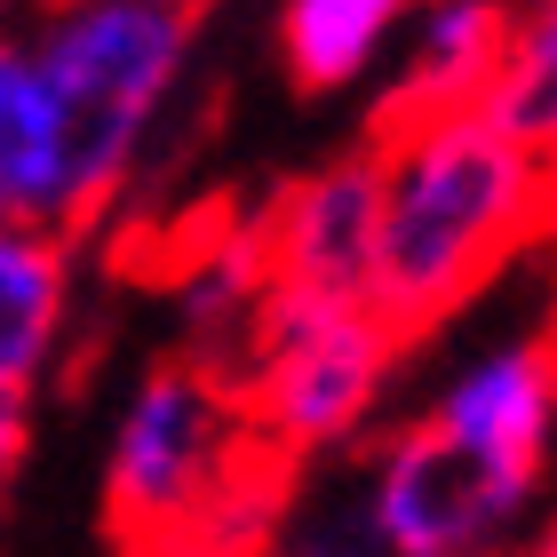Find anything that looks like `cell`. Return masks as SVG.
<instances>
[{
	"instance_id": "obj_1",
	"label": "cell",
	"mask_w": 557,
	"mask_h": 557,
	"mask_svg": "<svg viewBox=\"0 0 557 557\" xmlns=\"http://www.w3.org/2000/svg\"><path fill=\"white\" fill-rule=\"evenodd\" d=\"M367 144L383 168L367 302L398 343H422L549 232V160L510 144L486 112L414 120Z\"/></svg>"
},
{
	"instance_id": "obj_2",
	"label": "cell",
	"mask_w": 557,
	"mask_h": 557,
	"mask_svg": "<svg viewBox=\"0 0 557 557\" xmlns=\"http://www.w3.org/2000/svg\"><path fill=\"white\" fill-rule=\"evenodd\" d=\"M295 510V470L247 430L232 374L160 350L112 414L104 534L120 557H256Z\"/></svg>"
},
{
	"instance_id": "obj_3",
	"label": "cell",
	"mask_w": 557,
	"mask_h": 557,
	"mask_svg": "<svg viewBox=\"0 0 557 557\" xmlns=\"http://www.w3.org/2000/svg\"><path fill=\"white\" fill-rule=\"evenodd\" d=\"M199 24H208V0H40L16 33L57 112L64 239H104L120 208L144 191L160 128L191 81Z\"/></svg>"
},
{
	"instance_id": "obj_4",
	"label": "cell",
	"mask_w": 557,
	"mask_h": 557,
	"mask_svg": "<svg viewBox=\"0 0 557 557\" xmlns=\"http://www.w3.org/2000/svg\"><path fill=\"white\" fill-rule=\"evenodd\" d=\"M398 359H407V343L374 319L367 295L263 287L223 374H232V398L256 446L302 478L311 462H335L374 438Z\"/></svg>"
},
{
	"instance_id": "obj_5",
	"label": "cell",
	"mask_w": 557,
	"mask_h": 557,
	"mask_svg": "<svg viewBox=\"0 0 557 557\" xmlns=\"http://www.w3.org/2000/svg\"><path fill=\"white\" fill-rule=\"evenodd\" d=\"M534 502H542L534 486L478 462L438 422L407 414L367 446L359 518L350 525L374 557H510Z\"/></svg>"
},
{
	"instance_id": "obj_6",
	"label": "cell",
	"mask_w": 557,
	"mask_h": 557,
	"mask_svg": "<svg viewBox=\"0 0 557 557\" xmlns=\"http://www.w3.org/2000/svg\"><path fill=\"white\" fill-rule=\"evenodd\" d=\"M374 215H383V168H374V144L359 136L350 151L319 160L311 175H295V184L256 215V247H263L271 287L367 295Z\"/></svg>"
},
{
	"instance_id": "obj_7",
	"label": "cell",
	"mask_w": 557,
	"mask_h": 557,
	"mask_svg": "<svg viewBox=\"0 0 557 557\" xmlns=\"http://www.w3.org/2000/svg\"><path fill=\"white\" fill-rule=\"evenodd\" d=\"M422 422H438L454 446H470L478 462H494L502 478H518V486L542 494V478H549V422H557L549 335L518 326V335H494L486 350H470V359L430 391Z\"/></svg>"
},
{
	"instance_id": "obj_8",
	"label": "cell",
	"mask_w": 557,
	"mask_h": 557,
	"mask_svg": "<svg viewBox=\"0 0 557 557\" xmlns=\"http://www.w3.org/2000/svg\"><path fill=\"white\" fill-rule=\"evenodd\" d=\"M81 343V239L0 223V391L40 407Z\"/></svg>"
},
{
	"instance_id": "obj_9",
	"label": "cell",
	"mask_w": 557,
	"mask_h": 557,
	"mask_svg": "<svg viewBox=\"0 0 557 557\" xmlns=\"http://www.w3.org/2000/svg\"><path fill=\"white\" fill-rule=\"evenodd\" d=\"M422 0H278V64L302 96H350L391 64Z\"/></svg>"
},
{
	"instance_id": "obj_10",
	"label": "cell",
	"mask_w": 557,
	"mask_h": 557,
	"mask_svg": "<svg viewBox=\"0 0 557 557\" xmlns=\"http://www.w3.org/2000/svg\"><path fill=\"white\" fill-rule=\"evenodd\" d=\"M263 287H271V271H263V247H256V215H247V223H223L215 239L184 247L175 271H168L175 326H184L175 350L232 367V350H239V335H247V319H256Z\"/></svg>"
},
{
	"instance_id": "obj_11",
	"label": "cell",
	"mask_w": 557,
	"mask_h": 557,
	"mask_svg": "<svg viewBox=\"0 0 557 557\" xmlns=\"http://www.w3.org/2000/svg\"><path fill=\"white\" fill-rule=\"evenodd\" d=\"M64 208V151H57V112L24 40H0V223H48Z\"/></svg>"
},
{
	"instance_id": "obj_12",
	"label": "cell",
	"mask_w": 557,
	"mask_h": 557,
	"mask_svg": "<svg viewBox=\"0 0 557 557\" xmlns=\"http://www.w3.org/2000/svg\"><path fill=\"white\" fill-rule=\"evenodd\" d=\"M478 112H486L510 144L549 160V136H557V0H525L518 9L510 48H502L494 88L478 96Z\"/></svg>"
},
{
	"instance_id": "obj_13",
	"label": "cell",
	"mask_w": 557,
	"mask_h": 557,
	"mask_svg": "<svg viewBox=\"0 0 557 557\" xmlns=\"http://www.w3.org/2000/svg\"><path fill=\"white\" fill-rule=\"evenodd\" d=\"M256 557H374L350 518H287Z\"/></svg>"
},
{
	"instance_id": "obj_14",
	"label": "cell",
	"mask_w": 557,
	"mask_h": 557,
	"mask_svg": "<svg viewBox=\"0 0 557 557\" xmlns=\"http://www.w3.org/2000/svg\"><path fill=\"white\" fill-rule=\"evenodd\" d=\"M24 454H33V407L0 391V510L16 502V478H24Z\"/></svg>"
},
{
	"instance_id": "obj_15",
	"label": "cell",
	"mask_w": 557,
	"mask_h": 557,
	"mask_svg": "<svg viewBox=\"0 0 557 557\" xmlns=\"http://www.w3.org/2000/svg\"><path fill=\"white\" fill-rule=\"evenodd\" d=\"M33 9H40V0H0V40L24 33V24H33Z\"/></svg>"
},
{
	"instance_id": "obj_16",
	"label": "cell",
	"mask_w": 557,
	"mask_h": 557,
	"mask_svg": "<svg viewBox=\"0 0 557 557\" xmlns=\"http://www.w3.org/2000/svg\"><path fill=\"white\" fill-rule=\"evenodd\" d=\"M510 557H518V549H510Z\"/></svg>"
}]
</instances>
